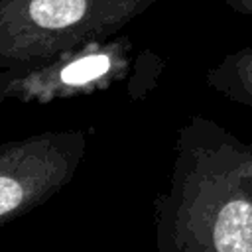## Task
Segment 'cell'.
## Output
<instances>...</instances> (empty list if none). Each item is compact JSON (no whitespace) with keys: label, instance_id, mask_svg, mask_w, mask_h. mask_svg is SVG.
Returning a JSON list of instances; mask_svg holds the SVG:
<instances>
[{"label":"cell","instance_id":"cell-1","mask_svg":"<svg viewBox=\"0 0 252 252\" xmlns=\"http://www.w3.org/2000/svg\"><path fill=\"white\" fill-rule=\"evenodd\" d=\"M85 14V0H32L30 16L41 28H65Z\"/></svg>","mask_w":252,"mask_h":252},{"label":"cell","instance_id":"cell-3","mask_svg":"<svg viewBox=\"0 0 252 252\" xmlns=\"http://www.w3.org/2000/svg\"><path fill=\"white\" fill-rule=\"evenodd\" d=\"M20 201H22V187L14 179L0 175V215L16 209Z\"/></svg>","mask_w":252,"mask_h":252},{"label":"cell","instance_id":"cell-2","mask_svg":"<svg viewBox=\"0 0 252 252\" xmlns=\"http://www.w3.org/2000/svg\"><path fill=\"white\" fill-rule=\"evenodd\" d=\"M106 69H108L106 55H91V57H85V59H79V61L67 65L61 73V79L69 85H81V83L100 77Z\"/></svg>","mask_w":252,"mask_h":252}]
</instances>
